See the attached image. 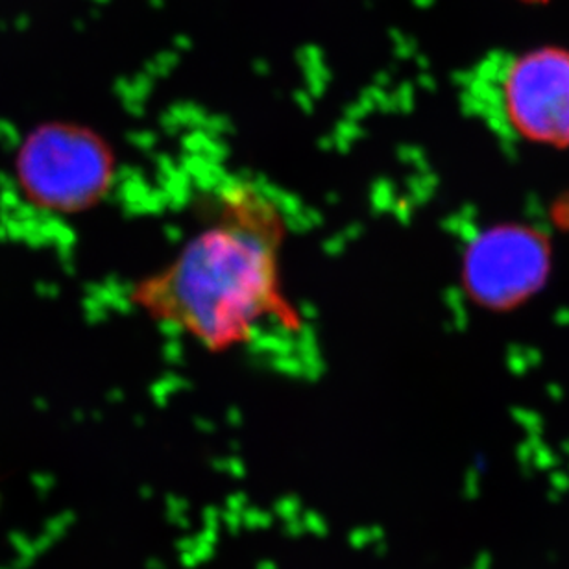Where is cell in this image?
I'll return each instance as SVG.
<instances>
[{"mask_svg": "<svg viewBox=\"0 0 569 569\" xmlns=\"http://www.w3.org/2000/svg\"><path fill=\"white\" fill-rule=\"evenodd\" d=\"M553 269L551 241L531 224L490 226L466 247V295L488 311L509 312L532 300Z\"/></svg>", "mask_w": 569, "mask_h": 569, "instance_id": "3", "label": "cell"}, {"mask_svg": "<svg viewBox=\"0 0 569 569\" xmlns=\"http://www.w3.org/2000/svg\"><path fill=\"white\" fill-rule=\"evenodd\" d=\"M523 4H548L549 0H520Z\"/></svg>", "mask_w": 569, "mask_h": 569, "instance_id": "5", "label": "cell"}, {"mask_svg": "<svg viewBox=\"0 0 569 569\" xmlns=\"http://www.w3.org/2000/svg\"><path fill=\"white\" fill-rule=\"evenodd\" d=\"M113 158L102 139L77 124L52 122L22 142L17 180L38 208L77 213L104 197Z\"/></svg>", "mask_w": 569, "mask_h": 569, "instance_id": "2", "label": "cell"}, {"mask_svg": "<svg viewBox=\"0 0 569 569\" xmlns=\"http://www.w3.org/2000/svg\"><path fill=\"white\" fill-rule=\"evenodd\" d=\"M280 224L258 194H226L219 214L138 289L153 318L213 350L247 345L281 318Z\"/></svg>", "mask_w": 569, "mask_h": 569, "instance_id": "1", "label": "cell"}, {"mask_svg": "<svg viewBox=\"0 0 569 569\" xmlns=\"http://www.w3.org/2000/svg\"><path fill=\"white\" fill-rule=\"evenodd\" d=\"M499 113L510 133L538 147L569 148V49L543 44L510 58L499 74Z\"/></svg>", "mask_w": 569, "mask_h": 569, "instance_id": "4", "label": "cell"}]
</instances>
